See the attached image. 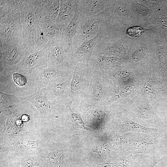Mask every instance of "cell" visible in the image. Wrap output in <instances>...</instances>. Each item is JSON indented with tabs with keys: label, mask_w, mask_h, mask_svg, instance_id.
Masks as SVG:
<instances>
[{
	"label": "cell",
	"mask_w": 167,
	"mask_h": 167,
	"mask_svg": "<svg viewBox=\"0 0 167 167\" xmlns=\"http://www.w3.org/2000/svg\"><path fill=\"white\" fill-rule=\"evenodd\" d=\"M48 62L61 71H66L72 68V58L61 39L50 43L46 48Z\"/></svg>",
	"instance_id": "ba28073f"
},
{
	"label": "cell",
	"mask_w": 167,
	"mask_h": 167,
	"mask_svg": "<svg viewBox=\"0 0 167 167\" xmlns=\"http://www.w3.org/2000/svg\"><path fill=\"white\" fill-rule=\"evenodd\" d=\"M50 43L49 39L40 27L35 37L33 45L29 54L47 48Z\"/></svg>",
	"instance_id": "4dcf8cb0"
},
{
	"label": "cell",
	"mask_w": 167,
	"mask_h": 167,
	"mask_svg": "<svg viewBox=\"0 0 167 167\" xmlns=\"http://www.w3.org/2000/svg\"><path fill=\"white\" fill-rule=\"evenodd\" d=\"M132 116L134 122L144 126L159 130L162 129L163 123L153 108L148 105H140L133 108Z\"/></svg>",
	"instance_id": "7c38bea8"
},
{
	"label": "cell",
	"mask_w": 167,
	"mask_h": 167,
	"mask_svg": "<svg viewBox=\"0 0 167 167\" xmlns=\"http://www.w3.org/2000/svg\"><path fill=\"white\" fill-rule=\"evenodd\" d=\"M93 94L94 99L97 101H100L103 95L102 87L101 83L99 81H96L94 84Z\"/></svg>",
	"instance_id": "f35d334b"
},
{
	"label": "cell",
	"mask_w": 167,
	"mask_h": 167,
	"mask_svg": "<svg viewBox=\"0 0 167 167\" xmlns=\"http://www.w3.org/2000/svg\"><path fill=\"white\" fill-rule=\"evenodd\" d=\"M101 36L98 33L94 37L86 39L80 43L72 46L69 51L72 59L87 61L92 55L94 48Z\"/></svg>",
	"instance_id": "ac0fdd59"
},
{
	"label": "cell",
	"mask_w": 167,
	"mask_h": 167,
	"mask_svg": "<svg viewBox=\"0 0 167 167\" xmlns=\"http://www.w3.org/2000/svg\"><path fill=\"white\" fill-rule=\"evenodd\" d=\"M165 157H162L158 155L154 159L153 161L148 167H154L160 161L162 160Z\"/></svg>",
	"instance_id": "ab89813d"
},
{
	"label": "cell",
	"mask_w": 167,
	"mask_h": 167,
	"mask_svg": "<svg viewBox=\"0 0 167 167\" xmlns=\"http://www.w3.org/2000/svg\"><path fill=\"white\" fill-rule=\"evenodd\" d=\"M16 9L20 11L23 29V44L29 52L40 28L34 0H15Z\"/></svg>",
	"instance_id": "7a4b0ae2"
},
{
	"label": "cell",
	"mask_w": 167,
	"mask_h": 167,
	"mask_svg": "<svg viewBox=\"0 0 167 167\" xmlns=\"http://www.w3.org/2000/svg\"><path fill=\"white\" fill-rule=\"evenodd\" d=\"M29 54L22 43H16L4 48L0 47V72L14 68Z\"/></svg>",
	"instance_id": "30bf717a"
},
{
	"label": "cell",
	"mask_w": 167,
	"mask_h": 167,
	"mask_svg": "<svg viewBox=\"0 0 167 167\" xmlns=\"http://www.w3.org/2000/svg\"><path fill=\"white\" fill-rule=\"evenodd\" d=\"M89 113L91 118L95 122L101 123L105 120V113L101 109H91Z\"/></svg>",
	"instance_id": "8d00e7d4"
},
{
	"label": "cell",
	"mask_w": 167,
	"mask_h": 167,
	"mask_svg": "<svg viewBox=\"0 0 167 167\" xmlns=\"http://www.w3.org/2000/svg\"><path fill=\"white\" fill-rule=\"evenodd\" d=\"M22 101L31 102L38 111L41 118L49 121L53 114V105L48 99L44 88L35 90V93L28 96H20Z\"/></svg>",
	"instance_id": "8fae6325"
},
{
	"label": "cell",
	"mask_w": 167,
	"mask_h": 167,
	"mask_svg": "<svg viewBox=\"0 0 167 167\" xmlns=\"http://www.w3.org/2000/svg\"><path fill=\"white\" fill-rule=\"evenodd\" d=\"M36 4L40 23L47 20L55 21L59 11L60 0H36Z\"/></svg>",
	"instance_id": "d6986e66"
},
{
	"label": "cell",
	"mask_w": 167,
	"mask_h": 167,
	"mask_svg": "<svg viewBox=\"0 0 167 167\" xmlns=\"http://www.w3.org/2000/svg\"><path fill=\"white\" fill-rule=\"evenodd\" d=\"M67 150L65 146L51 151L49 149V146L37 149L40 155L41 167H65L64 159Z\"/></svg>",
	"instance_id": "2e32d148"
},
{
	"label": "cell",
	"mask_w": 167,
	"mask_h": 167,
	"mask_svg": "<svg viewBox=\"0 0 167 167\" xmlns=\"http://www.w3.org/2000/svg\"><path fill=\"white\" fill-rule=\"evenodd\" d=\"M104 11L112 21L128 26H134L129 0H106Z\"/></svg>",
	"instance_id": "9c48e42d"
},
{
	"label": "cell",
	"mask_w": 167,
	"mask_h": 167,
	"mask_svg": "<svg viewBox=\"0 0 167 167\" xmlns=\"http://www.w3.org/2000/svg\"><path fill=\"white\" fill-rule=\"evenodd\" d=\"M20 96L15 94H8L0 91V110L2 112L6 109L10 108L21 102Z\"/></svg>",
	"instance_id": "f546056e"
},
{
	"label": "cell",
	"mask_w": 167,
	"mask_h": 167,
	"mask_svg": "<svg viewBox=\"0 0 167 167\" xmlns=\"http://www.w3.org/2000/svg\"><path fill=\"white\" fill-rule=\"evenodd\" d=\"M69 84V80L59 83L54 81L44 88L48 99L53 105L64 98Z\"/></svg>",
	"instance_id": "603a6c76"
},
{
	"label": "cell",
	"mask_w": 167,
	"mask_h": 167,
	"mask_svg": "<svg viewBox=\"0 0 167 167\" xmlns=\"http://www.w3.org/2000/svg\"><path fill=\"white\" fill-rule=\"evenodd\" d=\"M126 33L108 30L95 46L92 55H101L122 58L126 56L134 40Z\"/></svg>",
	"instance_id": "6da1fadb"
},
{
	"label": "cell",
	"mask_w": 167,
	"mask_h": 167,
	"mask_svg": "<svg viewBox=\"0 0 167 167\" xmlns=\"http://www.w3.org/2000/svg\"><path fill=\"white\" fill-rule=\"evenodd\" d=\"M92 151L97 154L101 155H109L114 152L109 142L101 143L96 145L93 149Z\"/></svg>",
	"instance_id": "d590c367"
},
{
	"label": "cell",
	"mask_w": 167,
	"mask_h": 167,
	"mask_svg": "<svg viewBox=\"0 0 167 167\" xmlns=\"http://www.w3.org/2000/svg\"><path fill=\"white\" fill-rule=\"evenodd\" d=\"M76 9L79 17L95 15L104 10L106 0H76Z\"/></svg>",
	"instance_id": "7402d4cb"
},
{
	"label": "cell",
	"mask_w": 167,
	"mask_h": 167,
	"mask_svg": "<svg viewBox=\"0 0 167 167\" xmlns=\"http://www.w3.org/2000/svg\"><path fill=\"white\" fill-rule=\"evenodd\" d=\"M8 167H13L12 164V163L10 161L8 162Z\"/></svg>",
	"instance_id": "b9f144b4"
},
{
	"label": "cell",
	"mask_w": 167,
	"mask_h": 167,
	"mask_svg": "<svg viewBox=\"0 0 167 167\" xmlns=\"http://www.w3.org/2000/svg\"><path fill=\"white\" fill-rule=\"evenodd\" d=\"M160 1L129 0L135 26L145 27L159 7Z\"/></svg>",
	"instance_id": "8992f818"
},
{
	"label": "cell",
	"mask_w": 167,
	"mask_h": 167,
	"mask_svg": "<svg viewBox=\"0 0 167 167\" xmlns=\"http://www.w3.org/2000/svg\"><path fill=\"white\" fill-rule=\"evenodd\" d=\"M72 102L67 105L66 108V127L70 130L75 129L88 130L84 125L79 113H74L71 108Z\"/></svg>",
	"instance_id": "cb8c5ba5"
},
{
	"label": "cell",
	"mask_w": 167,
	"mask_h": 167,
	"mask_svg": "<svg viewBox=\"0 0 167 167\" xmlns=\"http://www.w3.org/2000/svg\"><path fill=\"white\" fill-rule=\"evenodd\" d=\"M108 140L112 148H114L119 153L126 152V143L122 134H118L112 131L109 133Z\"/></svg>",
	"instance_id": "83f0119b"
},
{
	"label": "cell",
	"mask_w": 167,
	"mask_h": 167,
	"mask_svg": "<svg viewBox=\"0 0 167 167\" xmlns=\"http://www.w3.org/2000/svg\"><path fill=\"white\" fill-rule=\"evenodd\" d=\"M62 72L47 62L33 70L32 75L34 85L37 89H43L61 75Z\"/></svg>",
	"instance_id": "5bb4252c"
},
{
	"label": "cell",
	"mask_w": 167,
	"mask_h": 167,
	"mask_svg": "<svg viewBox=\"0 0 167 167\" xmlns=\"http://www.w3.org/2000/svg\"><path fill=\"white\" fill-rule=\"evenodd\" d=\"M122 135L126 143V152L158 153L159 141L157 136L137 132H128Z\"/></svg>",
	"instance_id": "5b68a950"
},
{
	"label": "cell",
	"mask_w": 167,
	"mask_h": 167,
	"mask_svg": "<svg viewBox=\"0 0 167 167\" xmlns=\"http://www.w3.org/2000/svg\"><path fill=\"white\" fill-rule=\"evenodd\" d=\"M155 153L126 152L111 162L98 164L97 167H148L153 161Z\"/></svg>",
	"instance_id": "52a82bcc"
},
{
	"label": "cell",
	"mask_w": 167,
	"mask_h": 167,
	"mask_svg": "<svg viewBox=\"0 0 167 167\" xmlns=\"http://www.w3.org/2000/svg\"><path fill=\"white\" fill-rule=\"evenodd\" d=\"M113 131L122 135L128 132L144 133L153 136H157L159 131L158 129L146 127L140 125L123 115L116 120L112 125Z\"/></svg>",
	"instance_id": "9a60e30c"
},
{
	"label": "cell",
	"mask_w": 167,
	"mask_h": 167,
	"mask_svg": "<svg viewBox=\"0 0 167 167\" xmlns=\"http://www.w3.org/2000/svg\"><path fill=\"white\" fill-rule=\"evenodd\" d=\"M79 14L76 8L74 16L69 24L62 31L61 40L67 49L71 48L73 38L75 35L79 22Z\"/></svg>",
	"instance_id": "d4e9b609"
},
{
	"label": "cell",
	"mask_w": 167,
	"mask_h": 167,
	"mask_svg": "<svg viewBox=\"0 0 167 167\" xmlns=\"http://www.w3.org/2000/svg\"><path fill=\"white\" fill-rule=\"evenodd\" d=\"M18 156L20 160L21 167H41L40 155L37 149L24 151Z\"/></svg>",
	"instance_id": "4316f807"
},
{
	"label": "cell",
	"mask_w": 167,
	"mask_h": 167,
	"mask_svg": "<svg viewBox=\"0 0 167 167\" xmlns=\"http://www.w3.org/2000/svg\"><path fill=\"white\" fill-rule=\"evenodd\" d=\"M40 26L42 31L49 39L50 43L61 38L62 31L56 25L55 21L47 20L42 22L40 23Z\"/></svg>",
	"instance_id": "484cf974"
},
{
	"label": "cell",
	"mask_w": 167,
	"mask_h": 167,
	"mask_svg": "<svg viewBox=\"0 0 167 167\" xmlns=\"http://www.w3.org/2000/svg\"><path fill=\"white\" fill-rule=\"evenodd\" d=\"M7 71L12 75V79L16 86L20 88H24L27 84V77L30 75L25 74L15 68ZM5 71V70H4Z\"/></svg>",
	"instance_id": "1f68e13d"
},
{
	"label": "cell",
	"mask_w": 167,
	"mask_h": 167,
	"mask_svg": "<svg viewBox=\"0 0 167 167\" xmlns=\"http://www.w3.org/2000/svg\"><path fill=\"white\" fill-rule=\"evenodd\" d=\"M23 29L20 11L17 9L0 19V47L22 43Z\"/></svg>",
	"instance_id": "277c9868"
},
{
	"label": "cell",
	"mask_w": 167,
	"mask_h": 167,
	"mask_svg": "<svg viewBox=\"0 0 167 167\" xmlns=\"http://www.w3.org/2000/svg\"><path fill=\"white\" fill-rule=\"evenodd\" d=\"M60 8L55 23L62 31L69 24L73 18L76 10V2L75 0H60Z\"/></svg>",
	"instance_id": "44dd1931"
},
{
	"label": "cell",
	"mask_w": 167,
	"mask_h": 167,
	"mask_svg": "<svg viewBox=\"0 0 167 167\" xmlns=\"http://www.w3.org/2000/svg\"><path fill=\"white\" fill-rule=\"evenodd\" d=\"M82 68L81 65L77 63L74 67L73 76L71 84V92H75L79 88L81 85Z\"/></svg>",
	"instance_id": "d6a6232c"
},
{
	"label": "cell",
	"mask_w": 167,
	"mask_h": 167,
	"mask_svg": "<svg viewBox=\"0 0 167 167\" xmlns=\"http://www.w3.org/2000/svg\"><path fill=\"white\" fill-rule=\"evenodd\" d=\"M109 24V16L104 10L92 16H79L72 46L77 45L86 39H92L98 33H102Z\"/></svg>",
	"instance_id": "3957f363"
},
{
	"label": "cell",
	"mask_w": 167,
	"mask_h": 167,
	"mask_svg": "<svg viewBox=\"0 0 167 167\" xmlns=\"http://www.w3.org/2000/svg\"><path fill=\"white\" fill-rule=\"evenodd\" d=\"M5 138L6 144H5L2 143L5 146L8 153L10 152L13 156H18L26 150L38 149L42 147L48 146L40 141L28 139L22 135Z\"/></svg>",
	"instance_id": "4fadbf2b"
},
{
	"label": "cell",
	"mask_w": 167,
	"mask_h": 167,
	"mask_svg": "<svg viewBox=\"0 0 167 167\" xmlns=\"http://www.w3.org/2000/svg\"><path fill=\"white\" fill-rule=\"evenodd\" d=\"M159 141L158 152L161 156L167 155V129L159 130L157 135Z\"/></svg>",
	"instance_id": "836d02e7"
},
{
	"label": "cell",
	"mask_w": 167,
	"mask_h": 167,
	"mask_svg": "<svg viewBox=\"0 0 167 167\" xmlns=\"http://www.w3.org/2000/svg\"><path fill=\"white\" fill-rule=\"evenodd\" d=\"M92 64L97 67H110L116 65L122 60V58L117 57L107 56L101 55H93Z\"/></svg>",
	"instance_id": "f1b7e54d"
},
{
	"label": "cell",
	"mask_w": 167,
	"mask_h": 167,
	"mask_svg": "<svg viewBox=\"0 0 167 167\" xmlns=\"http://www.w3.org/2000/svg\"><path fill=\"white\" fill-rule=\"evenodd\" d=\"M9 108L5 109L6 121L4 129L1 134L0 139L21 135L20 132L23 127V122L17 115L16 109L12 112Z\"/></svg>",
	"instance_id": "ffe728a7"
},
{
	"label": "cell",
	"mask_w": 167,
	"mask_h": 167,
	"mask_svg": "<svg viewBox=\"0 0 167 167\" xmlns=\"http://www.w3.org/2000/svg\"><path fill=\"white\" fill-rule=\"evenodd\" d=\"M48 62L46 48L29 54L24 58L15 68L25 74L30 75L34 69Z\"/></svg>",
	"instance_id": "e0dca14e"
},
{
	"label": "cell",
	"mask_w": 167,
	"mask_h": 167,
	"mask_svg": "<svg viewBox=\"0 0 167 167\" xmlns=\"http://www.w3.org/2000/svg\"><path fill=\"white\" fill-rule=\"evenodd\" d=\"M135 88V86L133 84H129L123 87L113 97V100L126 96L133 92Z\"/></svg>",
	"instance_id": "74e56055"
},
{
	"label": "cell",
	"mask_w": 167,
	"mask_h": 167,
	"mask_svg": "<svg viewBox=\"0 0 167 167\" xmlns=\"http://www.w3.org/2000/svg\"><path fill=\"white\" fill-rule=\"evenodd\" d=\"M16 9L15 0L0 1V18L6 15Z\"/></svg>",
	"instance_id": "e575fe53"
},
{
	"label": "cell",
	"mask_w": 167,
	"mask_h": 167,
	"mask_svg": "<svg viewBox=\"0 0 167 167\" xmlns=\"http://www.w3.org/2000/svg\"><path fill=\"white\" fill-rule=\"evenodd\" d=\"M21 119L23 122H28L30 119L29 116L26 114H23L21 117Z\"/></svg>",
	"instance_id": "60d3db41"
}]
</instances>
